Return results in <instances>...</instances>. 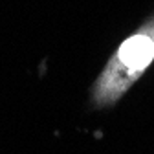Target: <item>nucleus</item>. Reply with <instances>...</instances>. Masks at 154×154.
Segmentation results:
<instances>
[{
    "instance_id": "f257e3e1",
    "label": "nucleus",
    "mask_w": 154,
    "mask_h": 154,
    "mask_svg": "<svg viewBox=\"0 0 154 154\" xmlns=\"http://www.w3.org/2000/svg\"><path fill=\"white\" fill-rule=\"evenodd\" d=\"M154 63V13L112 53L90 90L94 108H110Z\"/></svg>"
}]
</instances>
